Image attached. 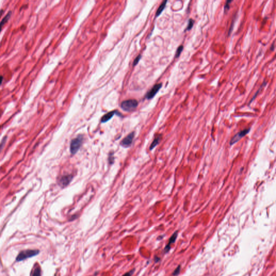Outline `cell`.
<instances>
[{"label": "cell", "instance_id": "obj_2", "mask_svg": "<svg viewBox=\"0 0 276 276\" xmlns=\"http://www.w3.org/2000/svg\"><path fill=\"white\" fill-rule=\"evenodd\" d=\"M39 252L40 251L38 250H27L22 251L19 253V255L16 258V261L21 262L24 261L26 259L37 256L39 254Z\"/></svg>", "mask_w": 276, "mask_h": 276}, {"label": "cell", "instance_id": "obj_9", "mask_svg": "<svg viewBox=\"0 0 276 276\" xmlns=\"http://www.w3.org/2000/svg\"><path fill=\"white\" fill-rule=\"evenodd\" d=\"M116 111H113L108 112V113L105 114L103 117L101 118V122L102 123H106L113 117L114 115L117 113Z\"/></svg>", "mask_w": 276, "mask_h": 276}, {"label": "cell", "instance_id": "obj_1", "mask_svg": "<svg viewBox=\"0 0 276 276\" xmlns=\"http://www.w3.org/2000/svg\"><path fill=\"white\" fill-rule=\"evenodd\" d=\"M83 142V137L82 135H78L77 138L72 139L71 141L70 152L71 154L74 155L79 150Z\"/></svg>", "mask_w": 276, "mask_h": 276}, {"label": "cell", "instance_id": "obj_16", "mask_svg": "<svg viewBox=\"0 0 276 276\" xmlns=\"http://www.w3.org/2000/svg\"><path fill=\"white\" fill-rule=\"evenodd\" d=\"M7 138V137H4L1 142V144H0V152H1V150H2V149H3L4 145H5V144L6 142Z\"/></svg>", "mask_w": 276, "mask_h": 276}, {"label": "cell", "instance_id": "obj_13", "mask_svg": "<svg viewBox=\"0 0 276 276\" xmlns=\"http://www.w3.org/2000/svg\"><path fill=\"white\" fill-rule=\"evenodd\" d=\"M167 2H168L167 1H165L163 2V3L161 4V5L160 6L159 8L157 10V13H156V17H158L161 14L163 11L164 10L165 7H166V4L167 3Z\"/></svg>", "mask_w": 276, "mask_h": 276}, {"label": "cell", "instance_id": "obj_7", "mask_svg": "<svg viewBox=\"0 0 276 276\" xmlns=\"http://www.w3.org/2000/svg\"><path fill=\"white\" fill-rule=\"evenodd\" d=\"M163 84L162 83H159L155 85L154 86L150 89V90L147 92L146 95V98L148 99H151L154 97V96L156 95L158 92H159L160 89L162 87Z\"/></svg>", "mask_w": 276, "mask_h": 276}, {"label": "cell", "instance_id": "obj_18", "mask_svg": "<svg viewBox=\"0 0 276 276\" xmlns=\"http://www.w3.org/2000/svg\"><path fill=\"white\" fill-rule=\"evenodd\" d=\"M231 2H232V1H228L227 2V3L225 4V6H224V11L226 12L227 10H228L229 9V8H230V3Z\"/></svg>", "mask_w": 276, "mask_h": 276}, {"label": "cell", "instance_id": "obj_17", "mask_svg": "<svg viewBox=\"0 0 276 276\" xmlns=\"http://www.w3.org/2000/svg\"><path fill=\"white\" fill-rule=\"evenodd\" d=\"M180 270H181V267H180V266L179 265V266L174 270V272L173 273V275L174 276H178V275L180 273Z\"/></svg>", "mask_w": 276, "mask_h": 276}, {"label": "cell", "instance_id": "obj_22", "mask_svg": "<svg viewBox=\"0 0 276 276\" xmlns=\"http://www.w3.org/2000/svg\"><path fill=\"white\" fill-rule=\"evenodd\" d=\"M3 77L2 76H0V86L2 85V82H3Z\"/></svg>", "mask_w": 276, "mask_h": 276}, {"label": "cell", "instance_id": "obj_6", "mask_svg": "<svg viewBox=\"0 0 276 276\" xmlns=\"http://www.w3.org/2000/svg\"><path fill=\"white\" fill-rule=\"evenodd\" d=\"M134 132H132L129 133V135H127L125 138L123 139V140L120 142V145L124 147L127 148L130 147L134 138Z\"/></svg>", "mask_w": 276, "mask_h": 276}, {"label": "cell", "instance_id": "obj_4", "mask_svg": "<svg viewBox=\"0 0 276 276\" xmlns=\"http://www.w3.org/2000/svg\"><path fill=\"white\" fill-rule=\"evenodd\" d=\"M73 178L74 177L72 175H65L62 176L59 178L58 182L59 186L63 188L67 187L68 185L70 184Z\"/></svg>", "mask_w": 276, "mask_h": 276}, {"label": "cell", "instance_id": "obj_23", "mask_svg": "<svg viewBox=\"0 0 276 276\" xmlns=\"http://www.w3.org/2000/svg\"><path fill=\"white\" fill-rule=\"evenodd\" d=\"M3 12H4V10L3 9L0 10V17L3 15Z\"/></svg>", "mask_w": 276, "mask_h": 276}, {"label": "cell", "instance_id": "obj_21", "mask_svg": "<svg viewBox=\"0 0 276 276\" xmlns=\"http://www.w3.org/2000/svg\"><path fill=\"white\" fill-rule=\"evenodd\" d=\"M109 162H110V164H112L113 163L114 161V157H113V154H110V157H109Z\"/></svg>", "mask_w": 276, "mask_h": 276}, {"label": "cell", "instance_id": "obj_20", "mask_svg": "<svg viewBox=\"0 0 276 276\" xmlns=\"http://www.w3.org/2000/svg\"><path fill=\"white\" fill-rule=\"evenodd\" d=\"M134 271H135V269H133V270L129 271L128 272L125 273V274L122 276H131L133 274V273L134 272Z\"/></svg>", "mask_w": 276, "mask_h": 276}, {"label": "cell", "instance_id": "obj_3", "mask_svg": "<svg viewBox=\"0 0 276 276\" xmlns=\"http://www.w3.org/2000/svg\"><path fill=\"white\" fill-rule=\"evenodd\" d=\"M138 102L135 99H129L123 101L121 104V108L123 110L127 112H131L137 108Z\"/></svg>", "mask_w": 276, "mask_h": 276}, {"label": "cell", "instance_id": "obj_19", "mask_svg": "<svg viewBox=\"0 0 276 276\" xmlns=\"http://www.w3.org/2000/svg\"><path fill=\"white\" fill-rule=\"evenodd\" d=\"M141 56L140 55H139L138 56V57H137V58L134 59V62H133V65H134V66H135V65H136L138 64V63H139V61H140V59H141Z\"/></svg>", "mask_w": 276, "mask_h": 276}, {"label": "cell", "instance_id": "obj_14", "mask_svg": "<svg viewBox=\"0 0 276 276\" xmlns=\"http://www.w3.org/2000/svg\"><path fill=\"white\" fill-rule=\"evenodd\" d=\"M194 21L193 19H190L188 21V23L187 27L185 29V31L190 30H191L193 27L194 24Z\"/></svg>", "mask_w": 276, "mask_h": 276}, {"label": "cell", "instance_id": "obj_10", "mask_svg": "<svg viewBox=\"0 0 276 276\" xmlns=\"http://www.w3.org/2000/svg\"><path fill=\"white\" fill-rule=\"evenodd\" d=\"M41 274L42 271L40 266L38 264L34 265L31 271L30 276H41Z\"/></svg>", "mask_w": 276, "mask_h": 276}, {"label": "cell", "instance_id": "obj_8", "mask_svg": "<svg viewBox=\"0 0 276 276\" xmlns=\"http://www.w3.org/2000/svg\"><path fill=\"white\" fill-rule=\"evenodd\" d=\"M178 231H175L174 233H173V235H172L171 237L170 238V239L169 240L168 243V244L166 246V247H165V251L166 252H168L169 251L170 249H171V244H172L173 243H174V242L176 241V239L177 238V237H178Z\"/></svg>", "mask_w": 276, "mask_h": 276}, {"label": "cell", "instance_id": "obj_12", "mask_svg": "<svg viewBox=\"0 0 276 276\" xmlns=\"http://www.w3.org/2000/svg\"><path fill=\"white\" fill-rule=\"evenodd\" d=\"M161 135H158L155 138V139H154L153 141L152 142V143L150 145V150H152L153 149H154V148L157 146L159 144L160 140H161Z\"/></svg>", "mask_w": 276, "mask_h": 276}, {"label": "cell", "instance_id": "obj_5", "mask_svg": "<svg viewBox=\"0 0 276 276\" xmlns=\"http://www.w3.org/2000/svg\"><path fill=\"white\" fill-rule=\"evenodd\" d=\"M250 129L249 128V129H245L237 133L236 134L234 135L233 138L231 139L230 142V145H233L237 142V141H239L241 138H242L245 135H246L247 134H248L249 132H250Z\"/></svg>", "mask_w": 276, "mask_h": 276}, {"label": "cell", "instance_id": "obj_11", "mask_svg": "<svg viewBox=\"0 0 276 276\" xmlns=\"http://www.w3.org/2000/svg\"><path fill=\"white\" fill-rule=\"evenodd\" d=\"M12 12L11 11H10V12H8V14H7L5 16V17L2 19V20L0 22V33L1 32V31L2 30L3 26L6 25L7 23L8 22V21H9V20L11 16H12Z\"/></svg>", "mask_w": 276, "mask_h": 276}, {"label": "cell", "instance_id": "obj_15", "mask_svg": "<svg viewBox=\"0 0 276 276\" xmlns=\"http://www.w3.org/2000/svg\"><path fill=\"white\" fill-rule=\"evenodd\" d=\"M184 50V46H178V49L176 50V54H175V58H178L180 55H181V52L183 51Z\"/></svg>", "mask_w": 276, "mask_h": 276}]
</instances>
